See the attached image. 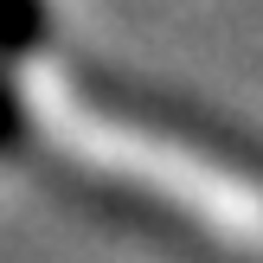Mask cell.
I'll return each mask as SVG.
<instances>
[{"label":"cell","instance_id":"1","mask_svg":"<svg viewBox=\"0 0 263 263\" xmlns=\"http://www.w3.org/2000/svg\"><path fill=\"white\" fill-rule=\"evenodd\" d=\"M32 20H39V13H32V0H0V51H13V45H20V39L32 32Z\"/></svg>","mask_w":263,"mask_h":263}]
</instances>
